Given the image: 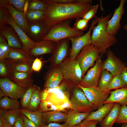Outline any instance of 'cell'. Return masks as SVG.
<instances>
[{
  "mask_svg": "<svg viewBox=\"0 0 127 127\" xmlns=\"http://www.w3.org/2000/svg\"><path fill=\"white\" fill-rule=\"evenodd\" d=\"M60 68L64 79L75 86H78L83 77L81 69L76 59L67 57Z\"/></svg>",
  "mask_w": 127,
  "mask_h": 127,
  "instance_id": "obj_5",
  "label": "cell"
},
{
  "mask_svg": "<svg viewBox=\"0 0 127 127\" xmlns=\"http://www.w3.org/2000/svg\"><path fill=\"white\" fill-rule=\"evenodd\" d=\"M11 49L5 38L0 34V61L7 58Z\"/></svg>",
  "mask_w": 127,
  "mask_h": 127,
  "instance_id": "obj_35",
  "label": "cell"
},
{
  "mask_svg": "<svg viewBox=\"0 0 127 127\" xmlns=\"http://www.w3.org/2000/svg\"><path fill=\"white\" fill-rule=\"evenodd\" d=\"M6 20L7 24L11 26L15 29L19 36L23 45V49L26 51H29L35 45L36 42L31 40L22 28L13 20L8 10L6 14Z\"/></svg>",
  "mask_w": 127,
  "mask_h": 127,
  "instance_id": "obj_16",
  "label": "cell"
},
{
  "mask_svg": "<svg viewBox=\"0 0 127 127\" xmlns=\"http://www.w3.org/2000/svg\"><path fill=\"white\" fill-rule=\"evenodd\" d=\"M9 71H19L27 73L32 76L33 71L32 69V63L20 62L6 58Z\"/></svg>",
  "mask_w": 127,
  "mask_h": 127,
  "instance_id": "obj_24",
  "label": "cell"
},
{
  "mask_svg": "<svg viewBox=\"0 0 127 127\" xmlns=\"http://www.w3.org/2000/svg\"><path fill=\"white\" fill-rule=\"evenodd\" d=\"M116 123L127 124V106H121Z\"/></svg>",
  "mask_w": 127,
  "mask_h": 127,
  "instance_id": "obj_40",
  "label": "cell"
},
{
  "mask_svg": "<svg viewBox=\"0 0 127 127\" xmlns=\"http://www.w3.org/2000/svg\"><path fill=\"white\" fill-rule=\"evenodd\" d=\"M71 127H79V124Z\"/></svg>",
  "mask_w": 127,
  "mask_h": 127,
  "instance_id": "obj_59",
  "label": "cell"
},
{
  "mask_svg": "<svg viewBox=\"0 0 127 127\" xmlns=\"http://www.w3.org/2000/svg\"><path fill=\"white\" fill-rule=\"evenodd\" d=\"M98 122L95 120H84L79 124V127H96Z\"/></svg>",
  "mask_w": 127,
  "mask_h": 127,
  "instance_id": "obj_47",
  "label": "cell"
},
{
  "mask_svg": "<svg viewBox=\"0 0 127 127\" xmlns=\"http://www.w3.org/2000/svg\"><path fill=\"white\" fill-rule=\"evenodd\" d=\"M0 127H13L7 123L4 119L0 116Z\"/></svg>",
  "mask_w": 127,
  "mask_h": 127,
  "instance_id": "obj_53",
  "label": "cell"
},
{
  "mask_svg": "<svg viewBox=\"0 0 127 127\" xmlns=\"http://www.w3.org/2000/svg\"><path fill=\"white\" fill-rule=\"evenodd\" d=\"M120 75L124 87H127V67L126 66L121 71Z\"/></svg>",
  "mask_w": 127,
  "mask_h": 127,
  "instance_id": "obj_48",
  "label": "cell"
},
{
  "mask_svg": "<svg viewBox=\"0 0 127 127\" xmlns=\"http://www.w3.org/2000/svg\"><path fill=\"white\" fill-rule=\"evenodd\" d=\"M123 28L124 30L127 31V24L124 25Z\"/></svg>",
  "mask_w": 127,
  "mask_h": 127,
  "instance_id": "obj_57",
  "label": "cell"
},
{
  "mask_svg": "<svg viewBox=\"0 0 127 127\" xmlns=\"http://www.w3.org/2000/svg\"><path fill=\"white\" fill-rule=\"evenodd\" d=\"M83 91L88 100L95 109L103 105L104 102L108 98L110 91H103L98 86L85 87L79 85L78 86Z\"/></svg>",
  "mask_w": 127,
  "mask_h": 127,
  "instance_id": "obj_10",
  "label": "cell"
},
{
  "mask_svg": "<svg viewBox=\"0 0 127 127\" xmlns=\"http://www.w3.org/2000/svg\"><path fill=\"white\" fill-rule=\"evenodd\" d=\"M9 70L5 59L0 61V76L1 78L8 77Z\"/></svg>",
  "mask_w": 127,
  "mask_h": 127,
  "instance_id": "obj_43",
  "label": "cell"
},
{
  "mask_svg": "<svg viewBox=\"0 0 127 127\" xmlns=\"http://www.w3.org/2000/svg\"><path fill=\"white\" fill-rule=\"evenodd\" d=\"M69 38L65 39L57 43L53 53L48 59L49 69L59 67L61 64L69 55L71 49Z\"/></svg>",
  "mask_w": 127,
  "mask_h": 127,
  "instance_id": "obj_7",
  "label": "cell"
},
{
  "mask_svg": "<svg viewBox=\"0 0 127 127\" xmlns=\"http://www.w3.org/2000/svg\"><path fill=\"white\" fill-rule=\"evenodd\" d=\"M5 7L8 9L12 19L27 34L28 23L24 13L15 8L11 4L7 3L6 0H0V7Z\"/></svg>",
  "mask_w": 127,
  "mask_h": 127,
  "instance_id": "obj_17",
  "label": "cell"
},
{
  "mask_svg": "<svg viewBox=\"0 0 127 127\" xmlns=\"http://www.w3.org/2000/svg\"><path fill=\"white\" fill-rule=\"evenodd\" d=\"M70 101L71 109L78 112H91L95 110L84 92L78 86L73 88Z\"/></svg>",
  "mask_w": 127,
  "mask_h": 127,
  "instance_id": "obj_8",
  "label": "cell"
},
{
  "mask_svg": "<svg viewBox=\"0 0 127 127\" xmlns=\"http://www.w3.org/2000/svg\"><path fill=\"white\" fill-rule=\"evenodd\" d=\"M10 60L22 62L32 64L35 58L29 52L25 51L23 48H11L7 58Z\"/></svg>",
  "mask_w": 127,
  "mask_h": 127,
  "instance_id": "obj_22",
  "label": "cell"
},
{
  "mask_svg": "<svg viewBox=\"0 0 127 127\" xmlns=\"http://www.w3.org/2000/svg\"><path fill=\"white\" fill-rule=\"evenodd\" d=\"M31 0H27L25 3L24 5L23 9V11L24 13L25 16L28 10L29 2L31 1Z\"/></svg>",
  "mask_w": 127,
  "mask_h": 127,
  "instance_id": "obj_54",
  "label": "cell"
},
{
  "mask_svg": "<svg viewBox=\"0 0 127 127\" xmlns=\"http://www.w3.org/2000/svg\"><path fill=\"white\" fill-rule=\"evenodd\" d=\"M44 79L45 81L44 88H53L59 85L64 77L59 67L49 69Z\"/></svg>",
  "mask_w": 127,
  "mask_h": 127,
  "instance_id": "obj_19",
  "label": "cell"
},
{
  "mask_svg": "<svg viewBox=\"0 0 127 127\" xmlns=\"http://www.w3.org/2000/svg\"><path fill=\"white\" fill-rule=\"evenodd\" d=\"M91 112H80L72 109L68 111L66 122L71 127L80 123L82 120L87 117Z\"/></svg>",
  "mask_w": 127,
  "mask_h": 127,
  "instance_id": "obj_27",
  "label": "cell"
},
{
  "mask_svg": "<svg viewBox=\"0 0 127 127\" xmlns=\"http://www.w3.org/2000/svg\"><path fill=\"white\" fill-rule=\"evenodd\" d=\"M95 19L92 21L90 28L88 31L83 35L69 38L71 42L72 46L69 57L73 60H75L76 57L81 50L84 47L91 44V32L93 27L97 24Z\"/></svg>",
  "mask_w": 127,
  "mask_h": 127,
  "instance_id": "obj_9",
  "label": "cell"
},
{
  "mask_svg": "<svg viewBox=\"0 0 127 127\" xmlns=\"http://www.w3.org/2000/svg\"><path fill=\"white\" fill-rule=\"evenodd\" d=\"M41 91L40 87L37 86L32 96L28 109L32 110L35 101L37 97L40 95Z\"/></svg>",
  "mask_w": 127,
  "mask_h": 127,
  "instance_id": "obj_45",
  "label": "cell"
},
{
  "mask_svg": "<svg viewBox=\"0 0 127 127\" xmlns=\"http://www.w3.org/2000/svg\"><path fill=\"white\" fill-rule=\"evenodd\" d=\"M9 25L0 27V34L6 39L11 48H23L22 43L18 34L14 28Z\"/></svg>",
  "mask_w": 127,
  "mask_h": 127,
  "instance_id": "obj_18",
  "label": "cell"
},
{
  "mask_svg": "<svg viewBox=\"0 0 127 127\" xmlns=\"http://www.w3.org/2000/svg\"><path fill=\"white\" fill-rule=\"evenodd\" d=\"M67 123L65 122L64 123L60 124L57 123H51L48 125L43 124L41 127H69Z\"/></svg>",
  "mask_w": 127,
  "mask_h": 127,
  "instance_id": "obj_51",
  "label": "cell"
},
{
  "mask_svg": "<svg viewBox=\"0 0 127 127\" xmlns=\"http://www.w3.org/2000/svg\"><path fill=\"white\" fill-rule=\"evenodd\" d=\"M113 77L111 73L107 70H102L98 82V87L103 91H108L107 88Z\"/></svg>",
  "mask_w": 127,
  "mask_h": 127,
  "instance_id": "obj_32",
  "label": "cell"
},
{
  "mask_svg": "<svg viewBox=\"0 0 127 127\" xmlns=\"http://www.w3.org/2000/svg\"><path fill=\"white\" fill-rule=\"evenodd\" d=\"M114 103H111L104 104L97 111L91 112L90 115L84 120H95L100 123L110 111Z\"/></svg>",
  "mask_w": 127,
  "mask_h": 127,
  "instance_id": "obj_26",
  "label": "cell"
},
{
  "mask_svg": "<svg viewBox=\"0 0 127 127\" xmlns=\"http://www.w3.org/2000/svg\"><path fill=\"white\" fill-rule=\"evenodd\" d=\"M8 10L7 8L5 7H0V27L7 24L6 17Z\"/></svg>",
  "mask_w": 127,
  "mask_h": 127,
  "instance_id": "obj_44",
  "label": "cell"
},
{
  "mask_svg": "<svg viewBox=\"0 0 127 127\" xmlns=\"http://www.w3.org/2000/svg\"><path fill=\"white\" fill-rule=\"evenodd\" d=\"M75 86L64 78L59 85L53 88H45L41 91V101H48L58 107L61 112L71 109V92Z\"/></svg>",
  "mask_w": 127,
  "mask_h": 127,
  "instance_id": "obj_2",
  "label": "cell"
},
{
  "mask_svg": "<svg viewBox=\"0 0 127 127\" xmlns=\"http://www.w3.org/2000/svg\"><path fill=\"white\" fill-rule=\"evenodd\" d=\"M24 121V127H37L36 125L26 117L21 114Z\"/></svg>",
  "mask_w": 127,
  "mask_h": 127,
  "instance_id": "obj_50",
  "label": "cell"
},
{
  "mask_svg": "<svg viewBox=\"0 0 127 127\" xmlns=\"http://www.w3.org/2000/svg\"><path fill=\"white\" fill-rule=\"evenodd\" d=\"M75 2L91 4L92 3V0H76Z\"/></svg>",
  "mask_w": 127,
  "mask_h": 127,
  "instance_id": "obj_55",
  "label": "cell"
},
{
  "mask_svg": "<svg viewBox=\"0 0 127 127\" xmlns=\"http://www.w3.org/2000/svg\"><path fill=\"white\" fill-rule=\"evenodd\" d=\"M0 109L9 110L20 109V102L18 100L5 96L0 100Z\"/></svg>",
  "mask_w": 127,
  "mask_h": 127,
  "instance_id": "obj_33",
  "label": "cell"
},
{
  "mask_svg": "<svg viewBox=\"0 0 127 127\" xmlns=\"http://www.w3.org/2000/svg\"><path fill=\"white\" fill-rule=\"evenodd\" d=\"M88 22L89 21L82 18L76 20L73 28L83 32L87 28Z\"/></svg>",
  "mask_w": 127,
  "mask_h": 127,
  "instance_id": "obj_39",
  "label": "cell"
},
{
  "mask_svg": "<svg viewBox=\"0 0 127 127\" xmlns=\"http://www.w3.org/2000/svg\"><path fill=\"white\" fill-rule=\"evenodd\" d=\"M111 103H119L122 106H127V87H123L111 92L109 97L103 104Z\"/></svg>",
  "mask_w": 127,
  "mask_h": 127,
  "instance_id": "obj_23",
  "label": "cell"
},
{
  "mask_svg": "<svg viewBox=\"0 0 127 127\" xmlns=\"http://www.w3.org/2000/svg\"><path fill=\"white\" fill-rule=\"evenodd\" d=\"M67 117V113L61 111H53L42 113V122L45 124L52 122H65Z\"/></svg>",
  "mask_w": 127,
  "mask_h": 127,
  "instance_id": "obj_25",
  "label": "cell"
},
{
  "mask_svg": "<svg viewBox=\"0 0 127 127\" xmlns=\"http://www.w3.org/2000/svg\"><path fill=\"white\" fill-rule=\"evenodd\" d=\"M6 0L7 3L12 5L16 9L24 13V6L27 0Z\"/></svg>",
  "mask_w": 127,
  "mask_h": 127,
  "instance_id": "obj_41",
  "label": "cell"
},
{
  "mask_svg": "<svg viewBox=\"0 0 127 127\" xmlns=\"http://www.w3.org/2000/svg\"><path fill=\"white\" fill-rule=\"evenodd\" d=\"M51 28L47 25L44 21L28 23L27 34L32 40L37 42L43 39Z\"/></svg>",
  "mask_w": 127,
  "mask_h": 127,
  "instance_id": "obj_15",
  "label": "cell"
},
{
  "mask_svg": "<svg viewBox=\"0 0 127 127\" xmlns=\"http://www.w3.org/2000/svg\"><path fill=\"white\" fill-rule=\"evenodd\" d=\"M107 53V58L103 63L102 70H107L113 77L120 73L126 65L115 56L111 50L108 48Z\"/></svg>",
  "mask_w": 127,
  "mask_h": 127,
  "instance_id": "obj_14",
  "label": "cell"
},
{
  "mask_svg": "<svg viewBox=\"0 0 127 127\" xmlns=\"http://www.w3.org/2000/svg\"><path fill=\"white\" fill-rule=\"evenodd\" d=\"M98 4L93 6L92 8L88 10L84 15L82 18L89 21L96 16L99 7Z\"/></svg>",
  "mask_w": 127,
  "mask_h": 127,
  "instance_id": "obj_42",
  "label": "cell"
},
{
  "mask_svg": "<svg viewBox=\"0 0 127 127\" xmlns=\"http://www.w3.org/2000/svg\"><path fill=\"white\" fill-rule=\"evenodd\" d=\"M103 64L100 58L97 59L94 65L88 70L78 85L85 87L98 86Z\"/></svg>",
  "mask_w": 127,
  "mask_h": 127,
  "instance_id": "obj_12",
  "label": "cell"
},
{
  "mask_svg": "<svg viewBox=\"0 0 127 127\" xmlns=\"http://www.w3.org/2000/svg\"><path fill=\"white\" fill-rule=\"evenodd\" d=\"M99 54L97 48L91 44L84 47L78 54L75 59L81 69L83 78L88 69L100 58Z\"/></svg>",
  "mask_w": 127,
  "mask_h": 127,
  "instance_id": "obj_6",
  "label": "cell"
},
{
  "mask_svg": "<svg viewBox=\"0 0 127 127\" xmlns=\"http://www.w3.org/2000/svg\"><path fill=\"white\" fill-rule=\"evenodd\" d=\"M42 63L41 60L36 58L35 59L32 66V69L33 71L39 72L41 69Z\"/></svg>",
  "mask_w": 127,
  "mask_h": 127,
  "instance_id": "obj_46",
  "label": "cell"
},
{
  "mask_svg": "<svg viewBox=\"0 0 127 127\" xmlns=\"http://www.w3.org/2000/svg\"><path fill=\"white\" fill-rule=\"evenodd\" d=\"M6 96L3 91L0 89V97L1 99Z\"/></svg>",
  "mask_w": 127,
  "mask_h": 127,
  "instance_id": "obj_56",
  "label": "cell"
},
{
  "mask_svg": "<svg viewBox=\"0 0 127 127\" xmlns=\"http://www.w3.org/2000/svg\"><path fill=\"white\" fill-rule=\"evenodd\" d=\"M52 1L57 3L66 4L75 2L76 0H52Z\"/></svg>",
  "mask_w": 127,
  "mask_h": 127,
  "instance_id": "obj_52",
  "label": "cell"
},
{
  "mask_svg": "<svg viewBox=\"0 0 127 127\" xmlns=\"http://www.w3.org/2000/svg\"><path fill=\"white\" fill-rule=\"evenodd\" d=\"M112 15L111 13L104 16L102 15L100 17L96 16L94 17L97 23L92 29L91 44L96 47L101 54L107 52V49L117 42L115 36L110 35L106 30L108 22Z\"/></svg>",
  "mask_w": 127,
  "mask_h": 127,
  "instance_id": "obj_3",
  "label": "cell"
},
{
  "mask_svg": "<svg viewBox=\"0 0 127 127\" xmlns=\"http://www.w3.org/2000/svg\"><path fill=\"white\" fill-rule=\"evenodd\" d=\"M121 127H127V124L124 123L122 124Z\"/></svg>",
  "mask_w": 127,
  "mask_h": 127,
  "instance_id": "obj_58",
  "label": "cell"
},
{
  "mask_svg": "<svg viewBox=\"0 0 127 127\" xmlns=\"http://www.w3.org/2000/svg\"><path fill=\"white\" fill-rule=\"evenodd\" d=\"M37 110L41 113L53 111L61 112L58 107L45 100L41 101Z\"/></svg>",
  "mask_w": 127,
  "mask_h": 127,
  "instance_id": "obj_37",
  "label": "cell"
},
{
  "mask_svg": "<svg viewBox=\"0 0 127 127\" xmlns=\"http://www.w3.org/2000/svg\"><path fill=\"white\" fill-rule=\"evenodd\" d=\"M70 24L71 20H67L52 26L43 39L51 40L58 43L65 39L81 36L84 34L83 32L71 27Z\"/></svg>",
  "mask_w": 127,
  "mask_h": 127,
  "instance_id": "obj_4",
  "label": "cell"
},
{
  "mask_svg": "<svg viewBox=\"0 0 127 127\" xmlns=\"http://www.w3.org/2000/svg\"><path fill=\"white\" fill-rule=\"evenodd\" d=\"M20 109L8 110L0 109V116L2 117L7 123L13 127L16 120L21 114Z\"/></svg>",
  "mask_w": 127,
  "mask_h": 127,
  "instance_id": "obj_30",
  "label": "cell"
},
{
  "mask_svg": "<svg viewBox=\"0 0 127 127\" xmlns=\"http://www.w3.org/2000/svg\"><path fill=\"white\" fill-rule=\"evenodd\" d=\"M46 11L33 10L28 11L25 16L28 23H32L44 21Z\"/></svg>",
  "mask_w": 127,
  "mask_h": 127,
  "instance_id": "obj_31",
  "label": "cell"
},
{
  "mask_svg": "<svg viewBox=\"0 0 127 127\" xmlns=\"http://www.w3.org/2000/svg\"><path fill=\"white\" fill-rule=\"evenodd\" d=\"M57 43L51 40L43 39L36 42L29 51L34 56H37L48 54H52Z\"/></svg>",
  "mask_w": 127,
  "mask_h": 127,
  "instance_id": "obj_20",
  "label": "cell"
},
{
  "mask_svg": "<svg viewBox=\"0 0 127 127\" xmlns=\"http://www.w3.org/2000/svg\"><path fill=\"white\" fill-rule=\"evenodd\" d=\"M0 87L6 96L17 100L21 98L28 88L20 86L8 77L0 79Z\"/></svg>",
  "mask_w": 127,
  "mask_h": 127,
  "instance_id": "obj_11",
  "label": "cell"
},
{
  "mask_svg": "<svg viewBox=\"0 0 127 127\" xmlns=\"http://www.w3.org/2000/svg\"><path fill=\"white\" fill-rule=\"evenodd\" d=\"M21 114L16 120L13 127H24V119Z\"/></svg>",
  "mask_w": 127,
  "mask_h": 127,
  "instance_id": "obj_49",
  "label": "cell"
},
{
  "mask_svg": "<svg viewBox=\"0 0 127 127\" xmlns=\"http://www.w3.org/2000/svg\"><path fill=\"white\" fill-rule=\"evenodd\" d=\"M124 87L120 75V73L113 77L109 85L107 91L117 89Z\"/></svg>",
  "mask_w": 127,
  "mask_h": 127,
  "instance_id": "obj_38",
  "label": "cell"
},
{
  "mask_svg": "<svg viewBox=\"0 0 127 127\" xmlns=\"http://www.w3.org/2000/svg\"><path fill=\"white\" fill-rule=\"evenodd\" d=\"M121 107L119 104L115 103L110 111L100 123L101 127H112L117 119Z\"/></svg>",
  "mask_w": 127,
  "mask_h": 127,
  "instance_id": "obj_28",
  "label": "cell"
},
{
  "mask_svg": "<svg viewBox=\"0 0 127 127\" xmlns=\"http://www.w3.org/2000/svg\"><path fill=\"white\" fill-rule=\"evenodd\" d=\"M21 113L34 123L37 127H41L43 123L42 121V113L37 110L31 111L25 109H20Z\"/></svg>",
  "mask_w": 127,
  "mask_h": 127,
  "instance_id": "obj_29",
  "label": "cell"
},
{
  "mask_svg": "<svg viewBox=\"0 0 127 127\" xmlns=\"http://www.w3.org/2000/svg\"><path fill=\"white\" fill-rule=\"evenodd\" d=\"M47 8V4L45 0H31L29 2L28 11H46Z\"/></svg>",
  "mask_w": 127,
  "mask_h": 127,
  "instance_id": "obj_36",
  "label": "cell"
},
{
  "mask_svg": "<svg viewBox=\"0 0 127 127\" xmlns=\"http://www.w3.org/2000/svg\"><path fill=\"white\" fill-rule=\"evenodd\" d=\"M32 76L24 72L10 71L8 78L20 86L28 88L33 85L34 80Z\"/></svg>",
  "mask_w": 127,
  "mask_h": 127,
  "instance_id": "obj_21",
  "label": "cell"
},
{
  "mask_svg": "<svg viewBox=\"0 0 127 127\" xmlns=\"http://www.w3.org/2000/svg\"><path fill=\"white\" fill-rule=\"evenodd\" d=\"M126 0H121L119 6L114 10L113 15L108 21L106 30L110 35L115 36L120 29V21L124 13V5Z\"/></svg>",
  "mask_w": 127,
  "mask_h": 127,
  "instance_id": "obj_13",
  "label": "cell"
},
{
  "mask_svg": "<svg viewBox=\"0 0 127 127\" xmlns=\"http://www.w3.org/2000/svg\"><path fill=\"white\" fill-rule=\"evenodd\" d=\"M45 0L47 8L44 22L50 27L65 20L82 18L93 6L91 4L81 3L62 4L52 0Z\"/></svg>",
  "mask_w": 127,
  "mask_h": 127,
  "instance_id": "obj_1",
  "label": "cell"
},
{
  "mask_svg": "<svg viewBox=\"0 0 127 127\" xmlns=\"http://www.w3.org/2000/svg\"><path fill=\"white\" fill-rule=\"evenodd\" d=\"M37 86L33 85L28 88L21 98V106L23 109H27L33 94Z\"/></svg>",
  "mask_w": 127,
  "mask_h": 127,
  "instance_id": "obj_34",
  "label": "cell"
}]
</instances>
